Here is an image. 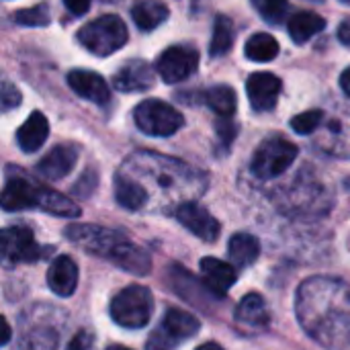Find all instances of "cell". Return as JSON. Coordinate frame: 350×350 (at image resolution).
<instances>
[{"instance_id":"1","label":"cell","mask_w":350,"mask_h":350,"mask_svg":"<svg viewBox=\"0 0 350 350\" xmlns=\"http://www.w3.org/2000/svg\"><path fill=\"white\" fill-rule=\"evenodd\" d=\"M297 318L304 330L324 349L350 350V285L330 279H308L297 291Z\"/></svg>"},{"instance_id":"2","label":"cell","mask_w":350,"mask_h":350,"mask_svg":"<svg viewBox=\"0 0 350 350\" xmlns=\"http://www.w3.org/2000/svg\"><path fill=\"white\" fill-rule=\"evenodd\" d=\"M66 236L70 242L78 244L92 256H100L125 273L148 275L152 269V260L146 250L129 242L123 234L115 230H107L100 226H80L74 224L66 228Z\"/></svg>"},{"instance_id":"3","label":"cell","mask_w":350,"mask_h":350,"mask_svg":"<svg viewBox=\"0 0 350 350\" xmlns=\"http://www.w3.org/2000/svg\"><path fill=\"white\" fill-rule=\"evenodd\" d=\"M109 312L113 322L121 328H144L148 326L154 312V295L144 285H129L113 297Z\"/></svg>"},{"instance_id":"4","label":"cell","mask_w":350,"mask_h":350,"mask_svg":"<svg viewBox=\"0 0 350 350\" xmlns=\"http://www.w3.org/2000/svg\"><path fill=\"white\" fill-rule=\"evenodd\" d=\"M78 41L92 55L105 57L127 43V25L117 14H103L78 31Z\"/></svg>"},{"instance_id":"5","label":"cell","mask_w":350,"mask_h":350,"mask_svg":"<svg viewBox=\"0 0 350 350\" xmlns=\"http://www.w3.org/2000/svg\"><path fill=\"white\" fill-rule=\"evenodd\" d=\"M299 150L285 137H271L258 146L252 156L250 170L260 180H271L281 176L297 158Z\"/></svg>"},{"instance_id":"6","label":"cell","mask_w":350,"mask_h":350,"mask_svg":"<svg viewBox=\"0 0 350 350\" xmlns=\"http://www.w3.org/2000/svg\"><path fill=\"white\" fill-rule=\"evenodd\" d=\"M133 119L144 133L154 137L174 135L185 125V117L172 105L158 98L142 100L133 111Z\"/></svg>"},{"instance_id":"7","label":"cell","mask_w":350,"mask_h":350,"mask_svg":"<svg viewBox=\"0 0 350 350\" xmlns=\"http://www.w3.org/2000/svg\"><path fill=\"white\" fill-rule=\"evenodd\" d=\"M201 328V322L183 310H168L160 322V326L150 334L146 350H172L176 349L183 340H189L195 336Z\"/></svg>"},{"instance_id":"8","label":"cell","mask_w":350,"mask_h":350,"mask_svg":"<svg viewBox=\"0 0 350 350\" xmlns=\"http://www.w3.org/2000/svg\"><path fill=\"white\" fill-rule=\"evenodd\" d=\"M43 256V248L37 244L33 232L23 226H12L2 232V260L4 267L29 265Z\"/></svg>"},{"instance_id":"9","label":"cell","mask_w":350,"mask_h":350,"mask_svg":"<svg viewBox=\"0 0 350 350\" xmlns=\"http://www.w3.org/2000/svg\"><path fill=\"white\" fill-rule=\"evenodd\" d=\"M199 66V53L191 45H172L156 62V72L166 84H178L195 74Z\"/></svg>"},{"instance_id":"10","label":"cell","mask_w":350,"mask_h":350,"mask_svg":"<svg viewBox=\"0 0 350 350\" xmlns=\"http://www.w3.org/2000/svg\"><path fill=\"white\" fill-rule=\"evenodd\" d=\"M170 283H172L174 293L195 308L197 306L205 308L207 301H224V297H226V295H219L217 291H213L207 285V281L195 279L187 269H183L178 265L170 267Z\"/></svg>"},{"instance_id":"11","label":"cell","mask_w":350,"mask_h":350,"mask_svg":"<svg viewBox=\"0 0 350 350\" xmlns=\"http://www.w3.org/2000/svg\"><path fill=\"white\" fill-rule=\"evenodd\" d=\"M174 215L180 221V226H185L191 234H195L203 242H215L219 238V232H221L219 221L199 203L187 201L176 209Z\"/></svg>"},{"instance_id":"12","label":"cell","mask_w":350,"mask_h":350,"mask_svg":"<svg viewBox=\"0 0 350 350\" xmlns=\"http://www.w3.org/2000/svg\"><path fill=\"white\" fill-rule=\"evenodd\" d=\"M283 82L271 72H256L250 74L246 80V92L250 98V105L254 111H273L279 94H281Z\"/></svg>"},{"instance_id":"13","label":"cell","mask_w":350,"mask_h":350,"mask_svg":"<svg viewBox=\"0 0 350 350\" xmlns=\"http://www.w3.org/2000/svg\"><path fill=\"white\" fill-rule=\"evenodd\" d=\"M76 162H78V148L72 144H59L39 160L37 172L47 180H59L72 172Z\"/></svg>"},{"instance_id":"14","label":"cell","mask_w":350,"mask_h":350,"mask_svg":"<svg viewBox=\"0 0 350 350\" xmlns=\"http://www.w3.org/2000/svg\"><path fill=\"white\" fill-rule=\"evenodd\" d=\"M68 84H70V88L78 96H82V98H86L90 103L105 105L111 98L109 84L96 72H90V70H72L68 74Z\"/></svg>"},{"instance_id":"15","label":"cell","mask_w":350,"mask_h":350,"mask_svg":"<svg viewBox=\"0 0 350 350\" xmlns=\"http://www.w3.org/2000/svg\"><path fill=\"white\" fill-rule=\"evenodd\" d=\"M113 84L121 92H142L154 84V70L144 59L125 62L113 78Z\"/></svg>"},{"instance_id":"16","label":"cell","mask_w":350,"mask_h":350,"mask_svg":"<svg viewBox=\"0 0 350 350\" xmlns=\"http://www.w3.org/2000/svg\"><path fill=\"white\" fill-rule=\"evenodd\" d=\"M39 185L29 183L23 176H12L2 191V209L4 211H23L37 207Z\"/></svg>"},{"instance_id":"17","label":"cell","mask_w":350,"mask_h":350,"mask_svg":"<svg viewBox=\"0 0 350 350\" xmlns=\"http://www.w3.org/2000/svg\"><path fill=\"white\" fill-rule=\"evenodd\" d=\"M47 285L57 297H70L78 287V267H76V262L66 254L57 256L49 265Z\"/></svg>"},{"instance_id":"18","label":"cell","mask_w":350,"mask_h":350,"mask_svg":"<svg viewBox=\"0 0 350 350\" xmlns=\"http://www.w3.org/2000/svg\"><path fill=\"white\" fill-rule=\"evenodd\" d=\"M49 135V123L41 111H33L16 131V144L25 154L37 152Z\"/></svg>"},{"instance_id":"19","label":"cell","mask_w":350,"mask_h":350,"mask_svg":"<svg viewBox=\"0 0 350 350\" xmlns=\"http://www.w3.org/2000/svg\"><path fill=\"white\" fill-rule=\"evenodd\" d=\"M201 273H203V279L207 281V285L213 291H217L219 295H226L228 289L238 281L236 269L230 262H224L213 256L201 258Z\"/></svg>"},{"instance_id":"20","label":"cell","mask_w":350,"mask_h":350,"mask_svg":"<svg viewBox=\"0 0 350 350\" xmlns=\"http://www.w3.org/2000/svg\"><path fill=\"white\" fill-rule=\"evenodd\" d=\"M236 322L248 330H260L269 324L267 301L258 293H248L236 308Z\"/></svg>"},{"instance_id":"21","label":"cell","mask_w":350,"mask_h":350,"mask_svg":"<svg viewBox=\"0 0 350 350\" xmlns=\"http://www.w3.org/2000/svg\"><path fill=\"white\" fill-rule=\"evenodd\" d=\"M326 27V21L312 12V10H299L295 12L293 16H289V23H287V29H289V37L295 41V43H308L314 35H318L322 29Z\"/></svg>"},{"instance_id":"22","label":"cell","mask_w":350,"mask_h":350,"mask_svg":"<svg viewBox=\"0 0 350 350\" xmlns=\"http://www.w3.org/2000/svg\"><path fill=\"white\" fill-rule=\"evenodd\" d=\"M170 10L162 0H137L131 6V16L142 31H152L168 18Z\"/></svg>"},{"instance_id":"23","label":"cell","mask_w":350,"mask_h":350,"mask_svg":"<svg viewBox=\"0 0 350 350\" xmlns=\"http://www.w3.org/2000/svg\"><path fill=\"white\" fill-rule=\"evenodd\" d=\"M115 199L123 209L139 211L148 203V191L139 183L127 178L125 174H117L115 176Z\"/></svg>"},{"instance_id":"24","label":"cell","mask_w":350,"mask_h":350,"mask_svg":"<svg viewBox=\"0 0 350 350\" xmlns=\"http://www.w3.org/2000/svg\"><path fill=\"white\" fill-rule=\"evenodd\" d=\"M228 256L236 267H250L260 256V244L252 234H234L228 242Z\"/></svg>"},{"instance_id":"25","label":"cell","mask_w":350,"mask_h":350,"mask_svg":"<svg viewBox=\"0 0 350 350\" xmlns=\"http://www.w3.org/2000/svg\"><path fill=\"white\" fill-rule=\"evenodd\" d=\"M37 209L51 213V215H57V217H70V219H74L82 213L80 207L74 201H70L66 195L51 191V189H45V187H39Z\"/></svg>"},{"instance_id":"26","label":"cell","mask_w":350,"mask_h":350,"mask_svg":"<svg viewBox=\"0 0 350 350\" xmlns=\"http://www.w3.org/2000/svg\"><path fill=\"white\" fill-rule=\"evenodd\" d=\"M244 55L252 62H273L279 55V41L269 33H254L244 47Z\"/></svg>"},{"instance_id":"27","label":"cell","mask_w":350,"mask_h":350,"mask_svg":"<svg viewBox=\"0 0 350 350\" xmlns=\"http://www.w3.org/2000/svg\"><path fill=\"white\" fill-rule=\"evenodd\" d=\"M203 100H205V105H207L213 113H217L219 117H232V115L236 113V107H238L234 88H230V86H226V84L211 86V88L203 94Z\"/></svg>"},{"instance_id":"28","label":"cell","mask_w":350,"mask_h":350,"mask_svg":"<svg viewBox=\"0 0 350 350\" xmlns=\"http://www.w3.org/2000/svg\"><path fill=\"white\" fill-rule=\"evenodd\" d=\"M236 33H234V23L226 14H217L213 23V37L209 43V53L211 57H221L226 55L232 45H234Z\"/></svg>"},{"instance_id":"29","label":"cell","mask_w":350,"mask_h":350,"mask_svg":"<svg viewBox=\"0 0 350 350\" xmlns=\"http://www.w3.org/2000/svg\"><path fill=\"white\" fill-rule=\"evenodd\" d=\"M14 23L23 25V27H47L51 21V12H49V4L47 2H39L31 8H23L16 10L12 14Z\"/></svg>"},{"instance_id":"30","label":"cell","mask_w":350,"mask_h":350,"mask_svg":"<svg viewBox=\"0 0 350 350\" xmlns=\"http://www.w3.org/2000/svg\"><path fill=\"white\" fill-rule=\"evenodd\" d=\"M254 10L269 23V25H279L287 16L289 2L287 0H250Z\"/></svg>"},{"instance_id":"31","label":"cell","mask_w":350,"mask_h":350,"mask_svg":"<svg viewBox=\"0 0 350 350\" xmlns=\"http://www.w3.org/2000/svg\"><path fill=\"white\" fill-rule=\"evenodd\" d=\"M324 119V113L320 109H314V111H306L297 117L291 119V129L299 135H310L312 131H316L320 127Z\"/></svg>"},{"instance_id":"32","label":"cell","mask_w":350,"mask_h":350,"mask_svg":"<svg viewBox=\"0 0 350 350\" xmlns=\"http://www.w3.org/2000/svg\"><path fill=\"white\" fill-rule=\"evenodd\" d=\"M57 347V338L51 330H35L27 345H25V350H55Z\"/></svg>"},{"instance_id":"33","label":"cell","mask_w":350,"mask_h":350,"mask_svg":"<svg viewBox=\"0 0 350 350\" xmlns=\"http://www.w3.org/2000/svg\"><path fill=\"white\" fill-rule=\"evenodd\" d=\"M215 129H217V137L221 139V144L228 148L232 142H234V137H236V123L232 121V117H219L217 119V123H215Z\"/></svg>"},{"instance_id":"34","label":"cell","mask_w":350,"mask_h":350,"mask_svg":"<svg viewBox=\"0 0 350 350\" xmlns=\"http://www.w3.org/2000/svg\"><path fill=\"white\" fill-rule=\"evenodd\" d=\"M0 98H2V111H10V109H14V107L21 105V92L10 82H2Z\"/></svg>"},{"instance_id":"35","label":"cell","mask_w":350,"mask_h":350,"mask_svg":"<svg viewBox=\"0 0 350 350\" xmlns=\"http://www.w3.org/2000/svg\"><path fill=\"white\" fill-rule=\"evenodd\" d=\"M92 347H94V336H92V332L80 330V332L68 342L66 350H92Z\"/></svg>"},{"instance_id":"36","label":"cell","mask_w":350,"mask_h":350,"mask_svg":"<svg viewBox=\"0 0 350 350\" xmlns=\"http://www.w3.org/2000/svg\"><path fill=\"white\" fill-rule=\"evenodd\" d=\"M64 4L72 14H84L90 8V0H64Z\"/></svg>"},{"instance_id":"37","label":"cell","mask_w":350,"mask_h":350,"mask_svg":"<svg viewBox=\"0 0 350 350\" xmlns=\"http://www.w3.org/2000/svg\"><path fill=\"white\" fill-rule=\"evenodd\" d=\"M338 41L350 47V18H345L338 27Z\"/></svg>"},{"instance_id":"38","label":"cell","mask_w":350,"mask_h":350,"mask_svg":"<svg viewBox=\"0 0 350 350\" xmlns=\"http://www.w3.org/2000/svg\"><path fill=\"white\" fill-rule=\"evenodd\" d=\"M340 88L345 90V94L350 96V68H347L342 74H340Z\"/></svg>"},{"instance_id":"39","label":"cell","mask_w":350,"mask_h":350,"mask_svg":"<svg viewBox=\"0 0 350 350\" xmlns=\"http://www.w3.org/2000/svg\"><path fill=\"white\" fill-rule=\"evenodd\" d=\"M8 340H10V326H8V322L2 318V345H8Z\"/></svg>"},{"instance_id":"40","label":"cell","mask_w":350,"mask_h":350,"mask_svg":"<svg viewBox=\"0 0 350 350\" xmlns=\"http://www.w3.org/2000/svg\"><path fill=\"white\" fill-rule=\"evenodd\" d=\"M197 350H224L219 345H215V342H205V345H201V347H197Z\"/></svg>"},{"instance_id":"41","label":"cell","mask_w":350,"mask_h":350,"mask_svg":"<svg viewBox=\"0 0 350 350\" xmlns=\"http://www.w3.org/2000/svg\"><path fill=\"white\" fill-rule=\"evenodd\" d=\"M107 350H131V349H127V347H111V349H107Z\"/></svg>"},{"instance_id":"42","label":"cell","mask_w":350,"mask_h":350,"mask_svg":"<svg viewBox=\"0 0 350 350\" xmlns=\"http://www.w3.org/2000/svg\"><path fill=\"white\" fill-rule=\"evenodd\" d=\"M183 2H189V4H193V6H195V4H197L199 0H183Z\"/></svg>"},{"instance_id":"43","label":"cell","mask_w":350,"mask_h":350,"mask_svg":"<svg viewBox=\"0 0 350 350\" xmlns=\"http://www.w3.org/2000/svg\"><path fill=\"white\" fill-rule=\"evenodd\" d=\"M342 2H347V4H350V0H342Z\"/></svg>"}]
</instances>
